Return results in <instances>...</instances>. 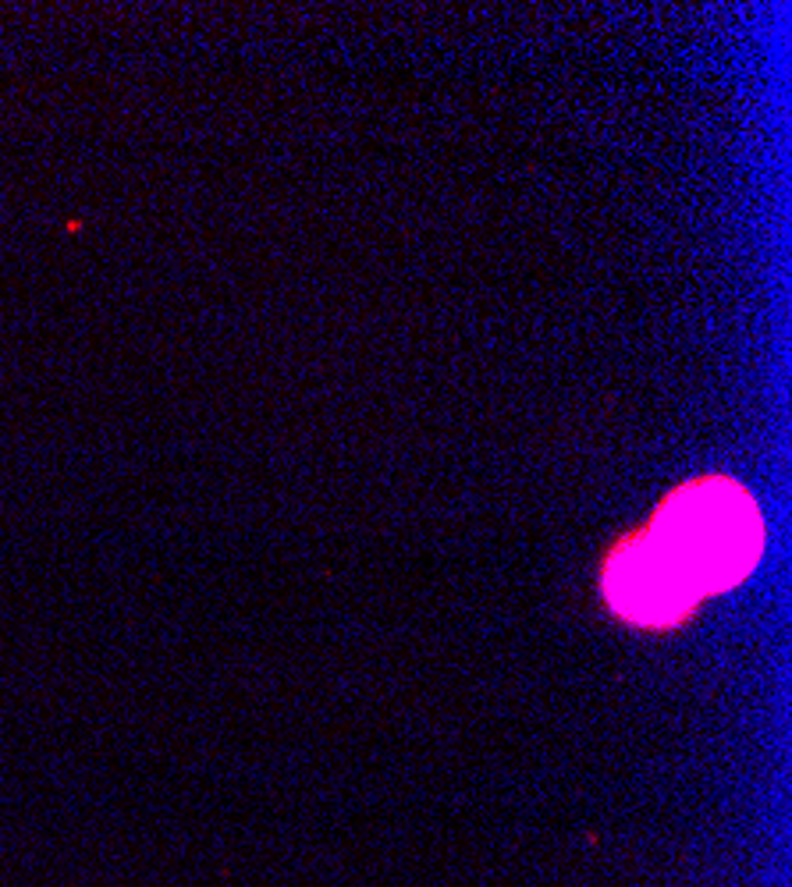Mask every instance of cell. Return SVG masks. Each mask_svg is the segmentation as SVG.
<instances>
[{
    "label": "cell",
    "instance_id": "6da1fadb",
    "mask_svg": "<svg viewBox=\"0 0 792 887\" xmlns=\"http://www.w3.org/2000/svg\"><path fill=\"white\" fill-rule=\"evenodd\" d=\"M647 536L697 596L735 586L764 547L754 500L725 480H704L678 490Z\"/></svg>",
    "mask_w": 792,
    "mask_h": 887
},
{
    "label": "cell",
    "instance_id": "7a4b0ae2",
    "mask_svg": "<svg viewBox=\"0 0 792 887\" xmlns=\"http://www.w3.org/2000/svg\"><path fill=\"white\" fill-rule=\"evenodd\" d=\"M604 593L607 604L636 625H672L697 604V593L675 576V568L664 561L647 533L612 557Z\"/></svg>",
    "mask_w": 792,
    "mask_h": 887
}]
</instances>
